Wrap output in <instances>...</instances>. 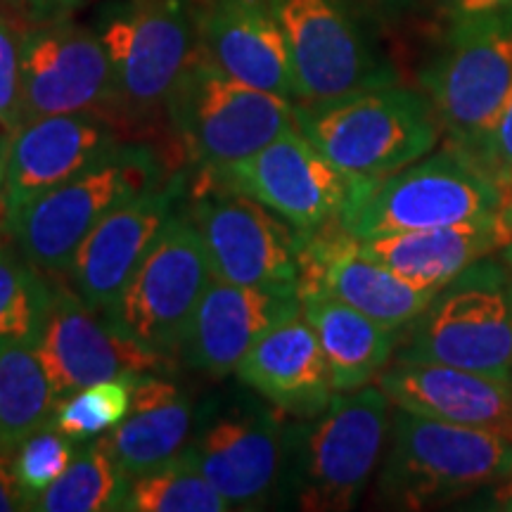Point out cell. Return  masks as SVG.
Listing matches in <instances>:
<instances>
[{
	"mask_svg": "<svg viewBox=\"0 0 512 512\" xmlns=\"http://www.w3.org/2000/svg\"><path fill=\"white\" fill-rule=\"evenodd\" d=\"M235 373L280 413L306 420L323 413L337 394L323 347L302 309L273 323Z\"/></svg>",
	"mask_w": 512,
	"mask_h": 512,
	"instance_id": "obj_22",
	"label": "cell"
},
{
	"mask_svg": "<svg viewBox=\"0 0 512 512\" xmlns=\"http://www.w3.org/2000/svg\"><path fill=\"white\" fill-rule=\"evenodd\" d=\"M17 510H27V505L12 465V453H0V512Z\"/></svg>",
	"mask_w": 512,
	"mask_h": 512,
	"instance_id": "obj_35",
	"label": "cell"
},
{
	"mask_svg": "<svg viewBox=\"0 0 512 512\" xmlns=\"http://www.w3.org/2000/svg\"><path fill=\"white\" fill-rule=\"evenodd\" d=\"M138 375L95 382L57 401L55 427L76 444L112 432L126 418Z\"/></svg>",
	"mask_w": 512,
	"mask_h": 512,
	"instance_id": "obj_31",
	"label": "cell"
},
{
	"mask_svg": "<svg viewBox=\"0 0 512 512\" xmlns=\"http://www.w3.org/2000/svg\"><path fill=\"white\" fill-rule=\"evenodd\" d=\"M128 479L114 463L105 441H83L76 448L72 463L46 494L38 498V512H105L121 510L126 496Z\"/></svg>",
	"mask_w": 512,
	"mask_h": 512,
	"instance_id": "obj_28",
	"label": "cell"
},
{
	"mask_svg": "<svg viewBox=\"0 0 512 512\" xmlns=\"http://www.w3.org/2000/svg\"><path fill=\"white\" fill-rule=\"evenodd\" d=\"M190 448L197 467L230 508L266 503L285 465L283 432L271 415H226Z\"/></svg>",
	"mask_w": 512,
	"mask_h": 512,
	"instance_id": "obj_23",
	"label": "cell"
},
{
	"mask_svg": "<svg viewBox=\"0 0 512 512\" xmlns=\"http://www.w3.org/2000/svg\"><path fill=\"white\" fill-rule=\"evenodd\" d=\"M302 309L299 292H275L211 278L183 339V356L211 377L235 373L259 337Z\"/></svg>",
	"mask_w": 512,
	"mask_h": 512,
	"instance_id": "obj_19",
	"label": "cell"
},
{
	"mask_svg": "<svg viewBox=\"0 0 512 512\" xmlns=\"http://www.w3.org/2000/svg\"><path fill=\"white\" fill-rule=\"evenodd\" d=\"M22 36L8 17L0 15V128L5 136L24 124Z\"/></svg>",
	"mask_w": 512,
	"mask_h": 512,
	"instance_id": "obj_33",
	"label": "cell"
},
{
	"mask_svg": "<svg viewBox=\"0 0 512 512\" xmlns=\"http://www.w3.org/2000/svg\"><path fill=\"white\" fill-rule=\"evenodd\" d=\"M503 190L460 147L446 143L384 181L349 195L339 226L356 240L453 226L501 214Z\"/></svg>",
	"mask_w": 512,
	"mask_h": 512,
	"instance_id": "obj_4",
	"label": "cell"
},
{
	"mask_svg": "<svg viewBox=\"0 0 512 512\" xmlns=\"http://www.w3.org/2000/svg\"><path fill=\"white\" fill-rule=\"evenodd\" d=\"M439 3L448 19L472 17L479 15V12L512 8V0H439Z\"/></svg>",
	"mask_w": 512,
	"mask_h": 512,
	"instance_id": "obj_36",
	"label": "cell"
},
{
	"mask_svg": "<svg viewBox=\"0 0 512 512\" xmlns=\"http://www.w3.org/2000/svg\"><path fill=\"white\" fill-rule=\"evenodd\" d=\"M389 396L380 384L337 392L299 441L294 494L309 512H344L361 498L389 437Z\"/></svg>",
	"mask_w": 512,
	"mask_h": 512,
	"instance_id": "obj_8",
	"label": "cell"
},
{
	"mask_svg": "<svg viewBox=\"0 0 512 512\" xmlns=\"http://www.w3.org/2000/svg\"><path fill=\"white\" fill-rule=\"evenodd\" d=\"M155 178V162L145 150L119 147L91 169L31 200L5 221V230L36 268L62 275L88 233L128 197L157 185Z\"/></svg>",
	"mask_w": 512,
	"mask_h": 512,
	"instance_id": "obj_7",
	"label": "cell"
},
{
	"mask_svg": "<svg viewBox=\"0 0 512 512\" xmlns=\"http://www.w3.org/2000/svg\"><path fill=\"white\" fill-rule=\"evenodd\" d=\"M512 479V439L396 408L377 489L396 510H427Z\"/></svg>",
	"mask_w": 512,
	"mask_h": 512,
	"instance_id": "obj_2",
	"label": "cell"
},
{
	"mask_svg": "<svg viewBox=\"0 0 512 512\" xmlns=\"http://www.w3.org/2000/svg\"><path fill=\"white\" fill-rule=\"evenodd\" d=\"M392 406L512 439V382L441 363L396 361L377 377Z\"/></svg>",
	"mask_w": 512,
	"mask_h": 512,
	"instance_id": "obj_20",
	"label": "cell"
},
{
	"mask_svg": "<svg viewBox=\"0 0 512 512\" xmlns=\"http://www.w3.org/2000/svg\"><path fill=\"white\" fill-rule=\"evenodd\" d=\"M501 256H503L505 261H508L510 268H512V242H508V245H505V247L501 249Z\"/></svg>",
	"mask_w": 512,
	"mask_h": 512,
	"instance_id": "obj_40",
	"label": "cell"
},
{
	"mask_svg": "<svg viewBox=\"0 0 512 512\" xmlns=\"http://www.w3.org/2000/svg\"><path fill=\"white\" fill-rule=\"evenodd\" d=\"M5 150H8V136L0 128V211H3V178H5Z\"/></svg>",
	"mask_w": 512,
	"mask_h": 512,
	"instance_id": "obj_37",
	"label": "cell"
},
{
	"mask_svg": "<svg viewBox=\"0 0 512 512\" xmlns=\"http://www.w3.org/2000/svg\"><path fill=\"white\" fill-rule=\"evenodd\" d=\"M396 361L441 363L512 382V268L484 256L446 283L406 325Z\"/></svg>",
	"mask_w": 512,
	"mask_h": 512,
	"instance_id": "obj_3",
	"label": "cell"
},
{
	"mask_svg": "<svg viewBox=\"0 0 512 512\" xmlns=\"http://www.w3.org/2000/svg\"><path fill=\"white\" fill-rule=\"evenodd\" d=\"M299 292L330 294L396 332L411 325L437 294L363 254L358 240L344 233L339 221L302 235Z\"/></svg>",
	"mask_w": 512,
	"mask_h": 512,
	"instance_id": "obj_16",
	"label": "cell"
},
{
	"mask_svg": "<svg viewBox=\"0 0 512 512\" xmlns=\"http://www.w3.org/2000/svg\"><path fill=\"white\" fill-rule=\"evenodd\" d=\"M370 5H382V8H399V5L408 3V0H366Z\"/></svg>",
	"mask_w": 512,
	"mask_h": 512,
	"instance_id": "obj_39",
	"label": "cell"
},
{
	"mask_svg": "<svg viewBox=\"0 0 512 512\" xmlns=\"http://www.w3.org/2000/svg\"><path fill=\"white\" fill-rule=\"evenodd\" d=\"M202 53L228 76L297 102L285 34L271 0H204Z\"/></svg>",
	"mask_w": 512,
	"mask_h": 512,
	"instance_id": "obj_21",
	"label": "cell"
},
{
	"mask_svg": "<svg viewBox=\"0 0 512 512\" xmlns=\"http://www.w3.org/2000/svg\"><path fill=\"white\" fill-rule=\"evenodd\" d=\"M24 121L119 107L117 81L100 34L48 22L22 36Z\"/></svg>",
	"mask_w": 512,
	"mask_h": 512,
	"instance_id": "obj_15",
	"label": "cell"
},
{
	"mask_svg": "<svg viewBox=\"0 0 512 512\" xmlns=\"http://www.w3.org/2000/svg\"><path fill=\"white\" fill-rule=\"evenodd\" d=\"M422 88L446 143L472 157L512 98V8L451 19Z\"/></svg>",
	"mask_w": 512,
	"mask_h": 512,
	"instance_id": "obj_5",
	"label": "cell"
},
{
	"mask_svg": "<svg viewBox=\"0 0 512 512\" xmlns=\"http://www.w3.org/2000/svg\"><path fill=\"white\" fill-rule=\"evenodd\" d=\"M117 81L119 107L133 117L166 105L195 55L181 0H133L100 31Z\"/></svg>",
	"mask_w": 512,
	"mask_h": 512,
	"instance_id": "obj_14",
	"label": "cell"
},
{
	"mask_svg": "<svg viewBox=\"0 0 512 512\" xmlns=\"http://www.w3.org/2000/svg\"><path fill=\"white\" fill-rule=\"evenodd\" d=\"M190 219L200 230L214 278L261 290L299 292L302 235L264 204L211 188L195 197Z\"/></svg>",
	"mask_w": 512,
	"mask_h": 512,
	"instance_id": "obj_11",
	"label": "cell"
},
{
	"mask_svg": "<svg viewBox=\"0 0 512 512\" xmlns=\"http://www.w3.org/2000/svg\"><path fill=\"white\" fill-rule=\"evenodd\" d=\"M297 124L347 178L349 195L384 181L437 147L441 126L427 95L377 86L323 105H297Z\"/></svg>",
	"mask_w": 512,
	"mask_h": 512,
	"instance_id": "obj_1",
	"label": "cell"
},
{
	"mask_svg": "<svg viewBox=\"0 0 512 512\" xmlns=\"http://www.w3.org/2000/svg\"><path fill=\"white\" fill-rule=\"evenodd\" d=\"M207 185L264 204L299 235L337 223L349 202V183L294 124L245 162L204 171Z\"/></svg>",
	"mask_w": 512,
	"mask_h": 512,
	"instance_id": "obj_10",
	"label": "cell"
},
{
	"mask_svg": "<svg viewBox=\"0 0 512 512\" xmlns=\"http://www.w3.org/2000/svg\"><path fill=\"white\" fill-rule=\"evenodd\" d=\"M176 197V183L152 185L114 207L81 242L67 273L93 309L114 316L128 280L174 214Z\"/></svg>",
	"mask_w": 512,
	"mask_h": 512,
	"instance_id": "obj_18",
	"label": "cell"
},
{
	"mask_svg": "<svg viewBox=\"0 0 512 512\" xmlns=\"http://www.w3.org/2000/svg\"><path fill=\"white\" fill-rule=\"evenodd\" d=\"M107 117L93 112L27 119L8 136L3 178V223L43 192L119 150Z\"/></svg>",
	"mask_w": 512,
	"mask_h": 512,
	"instance_id": "obj_17",
	"label": "cell"
},
{
	"mask_svg": "<svg viewBox=\"0 0 512 512\" xmlns=\"http://www.w3.org/2000/svg\"><path fill=\"white\" fill-rule=\"evenodd\" d=\"M36 351L57 401L95 382L174 368L169 356L147 349L117 318L93 309L62 280H53V302Z\"/></svg>",
	"mask_w": 512,
	"mask_h": 512,
	"instance_id": "obj_12",
	"label": "cell"
},
{
	"mask_svg": "<svg viewBox=\"0 0 512 512\" xmlns=\"http://www.w3.org/2000/svg\"><path fill=\"white\" fill-rule=\"evenodd\" d=\"M472 159L501 185L503 195L512 188V98L472 152Z\"/></svg>",
	"mask_w": 512,
	"mask_h": 512,
	"instance_id": "obj_34",
	"label": "cell"
},
{
	"mask_svg": "<svg viewBox=\"0 0 512 512\" xmlns=\"http://www.w3.org/2000/svg\"><path fill=\"white\" fill-rule=\"evenodd\" d=\"M57 396L36 344H0V453L55 422Z\"/></svg>",
	"mask_w": 512,
	"mask_h": 512,
	"instance_id": "obj_27",
	"label": "cell"
},
{
	"mask_svg": "<svg viewBox=\"0 0 512 512\" xmlns=\"http://www.w3.org/2000/svg\"><path fill=\"white\" fill-rule=\"evenodd\" d=\"M121 510L128 512H226L230 503L197 467L192 448L169 463L128 479Z\"/></svg>",
	"mask_w": 512,
	"mask_h": 512,
	"instance_id": "obj_29",
	"label": "cell"
},
{
	"mask_svg": "<svg viewBox=\"0 0 512 512\" xmlns=\"http://www.w3.org/2000/svg\"><path fill=\"white\" fill-rule=\"evenodd\" d=\"M74 444L76 441L57 430L53 422V425L31 434L15 448L12 465H15V475L27 510H34L38 498L46 494L48 486L72 463L76 453Z\"/></svg>",
	"mask_w": 512,
	"mask_h": 512,
	"instance_id": "obj_32",
	"label": "cell"
},
{
	"mask_svg": "<svg viewBox=\"0 0 512 512\" xmlns=\"http://www.w3.org/2000/svg\"><path fill=\"white\" fill-rule=\"evenodd\" d=\"M166 107L171 126L202 174L245 162L297 124L292 100L233 79L200 48Z\"/></svg>",
	"mask_w": 512,
	"mask_h": 512,
	"instance_id": "obj_6",
	"label": "cell"
},
{
	"mask_svg": "<svg viewBox=\"0 0 512 512\" xmlns=\"http://www.w3.org/2000/svg\"><path fill=\"white\" fill-rule=\"evenodd\" d=\"M211 278L195 221L171 214L128 280L114 318L147 349L169 358L181 354L192 313Z\"/></svg>",
	"mask_w": 512,
	"mask_h": 512,
	"instance_id": "obj_9",
	"label": "cell"
},
{
	"mask_svg": "<svg viewBox=\"0 0 512 512\" xmlns=\"http://www.w3.org/2000/svg\"><path fill=\"white\" fill-rule=\"evenodd\" d=\"M22 252L0 245V344H36L46 325L53 283Z\"/></svg>",
	"mask_w": 512,
	"mask_h": 512,
	"instance_id": "obj_30",
	"label": "cell"
},
{
	"mask_svg": "<svg viewBox=\"0 0 512 512\" xmlns=\"http://www.w3.org/2000/svg\"><path fill=\"white\" fill-rule=\"evenodd\" d=\"M302 311L316 330L335 392L368 387L392 361L396 330L325 292H299Z\"/></svg>",
	"mask_w": 512,
	"mask_h": 512,
	"instance_id": "obj_26",
	"label": "cell"
},
{
	"mask_svg": "<svg viewBox=\"0 0 512 512\" xmlns=\"http://www.w3.org/2000/svg\"><path fill=\"white\" fill-rule=\"evenodd\" d=\"M285 34L297 105H323L394 83L335 0H271Z\"/></svg>",
	"mask_w": 512,
	"mask_h": 512,
	"instance_id": "obj_13",
	"label": "cell"
},
{
	"mask_svg": "<svg viewBox=\"0 0 512 512\" xmlns=\"http://www.w3.org/2000/svg\"><path fill=\"white\" fill-rule=\"evenodd\" d=\"M512 242V228L501 214L453 226L406 230L358 240L363 254L392 268L422 290H441L475 261L491 256Z\"/></svg>",
	"mask_w": 512,
	"mask_h": 512,
	"instance_id": "obj_24",
	"label": "cell"
},
{
	"mask_svg": "<svg viewBox=\"0 0 512 512\" xmlns=\"http://www.w3.org/2000/svg\"><path fill=\"white\" fill-rule=\"evenodd\" d=\"M510 484H512V479H510ZM505 508H508V510H512V491H510V494H508V496H505Z\"/></svg>",
	"mask_w": 512,
	"mask_h": 512,
	"instance_id": "obj_41",
	"label": "cell"
},
{
	"mask_svg": "<svg viewBox=\"0 0 512 512\" xmlns=\"http://www.w3.org/2000/svg\"><path fill=\"white\" fill-rule=\"evenodd\" d=\"M501 216H503V221L508 223V226L512 228V188L505 192L503 195V207H501Z\"/></svg>",
	"mask_w": 512,
	"mask_h": 512,
	"instance_id": "obj_38",
	"label": "cell"
},
{
	"mask_svg": "<svg viewBox=\"0 0 512 512\" xmlns=\"http://www.w3.org/2000/svg\"><path fill=\"white\" fill-rule=\"evenodd\" d=\"M192 427L188 396L155 373L138 375L126 418L107 432V451L126 479L169 463L185 451Z\"/></svg>",
	"mask_w": 512,
	"mask_h": 512,
	"instance_id": "obj_25",
	"label": "cell"
}]
</instances>
